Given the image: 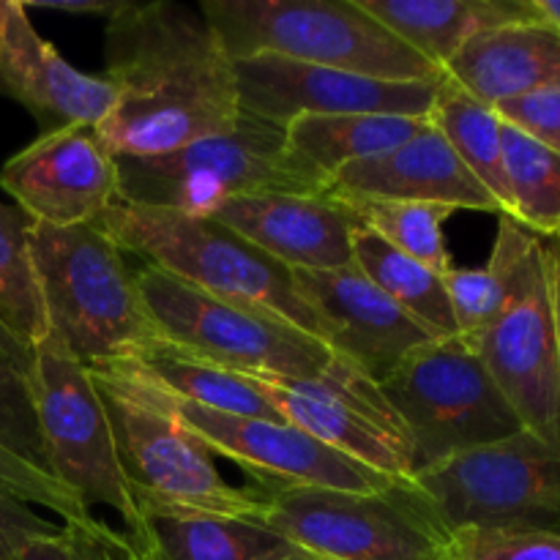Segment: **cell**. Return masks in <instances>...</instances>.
I'll return each instance as SVG.
<instances>
[{
	"instance_id": "6da1fadb",
	"label": "cell",
	"mask_w": 560,
	"mask_h": 560,
	"mask_svg": "<svg viewBox=\"0 0 560 560\" xmlns=\"http://www.w3.org/2000/svg\"><path fill=\"white\" fill-rule=\"evenodd\" d=\"M104 58L115 104L96 135L115 156H164L238 124L233 60L200 9L124 0L104 27Z\"/></svg>"
},
{
	"instance_id": "7a4b0ae2",
	"label": "cell",
	"mask_w": 560,
	"mask_h": 560,
	"mask_svg": "<svg viewBox=\"0 0 560 560\" xmlns=\"http://www.w3.org/2000/svg\"><path fill=\"white\" fill-rule=\"evenodd\" d=\"M47 328L88 370L120 364L159 339L137 271L102 222L27 224Z\"/></svg>"
},
{
	"instance_id": "3957f363",
	"label": "cell",
	"mask_w": 560,
	"mask_h": 560,
	"mask_svg": "<svg viewBox=\"0 0 560 560\" xmlns=\"http://www.w3.org/2000/svg\"><path fill=\"white\" fill-rule=\"evenodd\" d=\"M200 11L230 60L279 55L388 82L446 77L355 0H206Z\"/></svg>"
},
{
	"instance_id": "277c9868",
	"label": "cell",
	"mask_w": 560,
	"mask_h": 560,
	"mask_svg": "<svg viewBox=\"0 0 560 560\" xmlns=\"http://www.w3.org/2000/svg\"><path fill=\"white\" fill-rule=\"evenodd\" d=\"M118 202L211 217L224 202L268 191L320 195L328 180L288 145L282 126L241 113L222 135L202 137L164 156H118Z\"/></svg>"
},
{
	"instance_id": "5b68a950",
	"label": "cell",
	"mask_w": 560,
	"mask_h": 560,
	"mask_svg": "<svg viewBox=\"0 0 560 560\" xmlns=\"http://www.w3.org/2000/svg\"><path fill=\"white\" fill-rule=\"evenodd\" d=\"M98 222L120 249L142 257L145 266L217 299L273 312L320 339V326L295 290L293 273L217 219L115 202Z\"/></svg>"
},
{
	"instance_id": "8992f818",
	"label": "cell",
	"mask_w": 560,
	"mask_h": 560,
	"mask_svg": "<svg viewBox=\"0 0 560 560\" xmlns=\"http://www.w3.org/2000/svg\"><path fill=\"white\" fill-rule=\"evenodd\" d=\"M113 430L120 474L135 501L260 520L266 495L228 485L213 452L180 424L162 394L120 370H91Z\"/></svg>"
},
{
	"instance_id": "52a82bcc",
	"label": "cell",
	"mask_w": 560,
	"mask_h": 560,
	"mask_svg": "<svg viewBox=\"0 0 560 560\" xmlns=\"http://www.w3.org/2000/svg\"><path fill=\"white\" fill-rule=\"evenodd\" d=\"M262 495L260 523L320 560H454V534L413 479L377 492L293 487Z\"/></svg>"
},
{
	"instance_id": "ba28073f",
	"label": "cell",
	"mask_w": 560,
	"mask_h": 560,
	"mask_svg": "<svg viewBox=\"0 0 560 560\" xmlns=\"http://www.w3.org/2000/svg\"><path fill=\"white\" fill-rule=\"evenodd\" d=\"M495 238L509 257L506 304L468 345L479 353L523 430L560 452V350L545 244L509 217H501Z\"/></svg>"
},
{
	"instance_id": "9c48e42d",
	"label": "cell",
	"mask_w": 560,
	"mask_h": 560,
	"mask_svg": "<svg viewBox=\"0 0 560 560\" xmlns=\"http://www.w3.org/2000/svg\"><path fill=\"white\" fill-rule=\"evenodd\" d=\"M381 388L410 435L413 476L523 432L512 405L463 337L432 339Z\"/></svg>"
},
{
	"instance_id": "30bf717a",
	"label": "cell",
	"mask_w": 560,
	"mask_h": 560,
	"mask_svg": "<svg viewBox=\"0 0 560 560\" xmlns=\"http://www.w3.org/2000/svg\"><path fill=\"white\" fill-rule=\"evenodd\" d=\"M159 339L249 377H312L331 350L273 312L217 299L153 266L137 271Z\"/></svg>"
},
{
	"instance_id": "8fae6325",
	"label": "cell",
	"mask_w": 560,
	"mask_h": 560,
	"mask_svg": "<svg viewBox=\"0 0 560 560\" xmlns=\"http://www.w3.org/2000/svg\"><path fill=\"white\" fill-rule=\"evenodd\" d=\"M457 530H560V452L530 432L470 448L413 476Z\"/></svg>"
},
{
	"instance_id": "7c38bea8",
	"label": "cell",
	"mask_w": 560,
	"mask_h": 560,
	"mask_svg": "<svg viewBox=\"0 0 560 560\" xmlns=\"http://www.w3.org/2000/svg\"><path fill=\"white\" fill-rule=\"evenodd\" d=\"M33 388L44 452L55 479L91 512L107 506L126 530L140 525V509L126 485L93 372L52 331L33 348Z\"/></svg>"
},
{
	"instance_id": "4fadbf2b",
	"label": "cell",
	"mask_w": 560,
	"mask_h": 560,
	"mask_svg": "<svg viewBox=\"0 0 560 560\" xmlns=\"http://www.w3.org/2000/svg\"><path fill=\"white\" fill-rule=\"evenodd\" d=\"M262 383L284 421L355 463L388 476L413 479V446L402 419L359 366L331 355L312 377H255Z\"/></svg>"
},
{
	"instance_id": "5bb4252c",
	"label": "cell",
	"mask_w": 560,
	"mask_h": 560,
	"mask_svg": "<svg viewBox=\"0 0 560 560\" xmlns=\"http://www.w3.org/2000/svg\"><path fill=\"white\" fill-rule=\"evenodd\" d=\"M159 394L178 416L180 424L189 427L211 448L213 457H224L238 465L262 492L293 490V487L377 492L399 481L355 463L348 454L326 446L290 421L219 413L164 392Z\"/></svg>"
},
{
	"instance_id": "9a60e30c",
	"label": "cell",
	"mask_w": 560,
	"mask_h": 560,
	"mask_svg": "<svg viewBox=\"0 0 560 560\" xmlns=\"http://www.w3.org/2000/svg\"><path fill=\"white\" fill-rule=\"evenodd\" d=\"M241 113L273 126L304 115L386 113L427 118L441 82H388L279 55L233 60Z\"/></svg>"
},
{
	"instance_id": "2e32d148",
	"label": "cell",
	"mask_w": 560,
	"mask_h": 560,
	"mask_svg": "<svg viewBox=\"0 0 560 560\" xmlns=\"http://www.w3.org/2000/svg\"><path fill=\"white\" fill-rule=\"evenodd\" d=\"M0 186L31 222L93 224L118 202V156L93 126H63L14 153L0 170Z\"/></svg>"
},
{
	"instance_id": "e0dca14e",
	"label": "cell",
	"mask_w": 560,
	"mask_h": 560,
	"mask_svg": "<svg viewBox=\"0 0 560 560\" xmlns=\"http://www.w3.org/2000/svg\"><path fill=\"white\" fill-rule=\"evenodd\" d=\"M334 355L383 383L432 334L399 310L355 262L331 271H290Z\"/></svg>"
},
{
	"instance_id": "ac0fdd59",
	"label": "cell",
	"mask_w": 560,
	"mask_h": 560,
	"mask_svg": "<svg viewBox=\"0 0 560 560\" xmlns=\"http://www.w3.org/2000/svg\"><path fill=\"white\" fill-rule=\"evenodd\" d=\"M0 93L20 102L44 135L63 126L96 129L115 104L107 77L82 74L33 27L27 5L0 0Z\"/></svg>"
},
{
	"instance_id": "d6986e66",
	"label": "cell",
	"mask_w": 560,
	"mask_h": 560,
	"mask_svg": "<svg viewBox=\"0 0 560 560\" xmlns=\"http://www.w3.org/2000/svg\"><path fill=\"white\" fill-rule=\"evenodd\" d=\"M288 271H331L353 262L359 224L328 191H268L224 202L211 213Z\"/></svg>"
},
{
	"instance_id": "ffe728a7",
	"label": "cell",
	"mask_w": 560,
	"mask_h": 560,
	"mask_svg": "<svg viewBox=\"0 0 560 560\" xmlns=\"http://www.w3.org/2000/svg\"><path fill=\"white\" fill-rule=\"evenodd\" d=\"M326 191L339 197L432 202L452 211H487L501 217L495 197L459 162L432 120L421 135L386 156L339 170L328 178Z\"/></svg>"
},
{
	"instance_id": "44dd1931",
	"label": "cell",
	"mask_w": 560,
	"mask_h": 560,
	"mask_svg": "<svg viewBox=\"0 0 560 560\" xmlns=\"http://www.w3.org/2000/svg\"><path fill=\"white\" fill-rule=\"evenodd\" d=\"M443 74L487 107L560 91V31L541 14L492 27L470 38Z\"/></svg>"
},
{
	"instance_id": "7402d4cb",
	"label": "cell",
	"mask_w": 560,
	"mask_h": 560,
	"mask_svg": "<svg viewBox=\"0 0 560 560\" xmlns=\"http://www.w3.org/2000/svg\"><path fill=\"white\" fill-rule=\"evenodd\" d=\"M140 525L129 530L148 560H320L252 517L140 501Z\"/></svg>"
},
{
	"instance_id": "603a6c76",
	"label": "cell",
	"mask_w": 560,
	"mask_h": 560,
	"mask_svg": "<svg viewBox=\"0 0 560 560\" xmlns=\"http://www.w3.org/2000/svg\"><path fill=\"white\" fill-rule=\"evenodd\" d=\"M0 485L9 487L22 501L52 509L63 517V523L93 514L49 470L36 413L33 370L5 353L3 345H0Z\"/></svg>"
},
{
	"instance_id": "cb8c5ba5",
	"label": "cell",
	"mask_w": 560,
	"mask_h": 560,
	"mask_svg": "<svg viewBox=\"0 0 560 560\" xmlns=\"http://www.w3.org/2000/svg\"><path fill=\"white\" fill-rule=\"evenodd\" d=\"M355 3L441 71L479 33L539 16L534 0H355Z\"/></svg>"
},
{
	"instance_id": "d4e9b609",
	"label": "cell",
	"mask_w": 560,
	"mask_h": 560,
	"mask_svg": "<svg viewBox=\"0 0 560 560\" xmlns=\"http://www.w3.org/2000/svg\"><path fill=\"white\" fill-rule=\"evenodd\" d=\"M109 370H120L170 397L186 399V402L219 410V413L284 421L277 405L268 397L266 386L257 383L255 377L213 364V361L189 353L178 345L164 342V339H153L140 353L113 364Z\"/></svg>"
},
{
	"instance_id": "484cf974",
	"label": "cell",
	"mask_w": 560,
	"mask_h": 560,
	"mask_svg": "<svg viewBox=\"0 0 560 560\" xmlns=\"http://www.w3.org/2000/svg\"><path fill=\"white\" fill-rule=\"evenodd\" d=\"M416 115L350 113V115H304L284 126V137L295 156L312 170L331 178L342 167L392 153L430 126Z\"/></svg>"
},
{
	"instance_id": "4316f807",
	"label": "cell",
	"mask_w": 560,
	"mask_h": 560,
	"mask_svg": "<svg viewBox=\"0 0 560 560\" xmlns=\"http://www.w3.org/2000/svg\"><path fill=\"white\" fill-rule=\"evenodd\" d=\"M430 118L438 131L446 137L459 162L495 197L501 217H509L512 202H509L506 164H503V120L498 118L495 109L481 104L479 98L443 77Z\"/></svg>"
},
{
	"instance_id": "83f0119b",
	"label": "cell",
	"mask_w": 560,
	"mask_h": 560,
	"mask_svg": "<svg viewBox=\"0 0 560 560\" xmlns=\"http://www.w3.org/2000/svg\"><path fill=\"white\" fill-rule=\"evenodd\" d=\"M353 262L432 337H457V323H454L446 288H443V273L402 255L364 228L353 230Z\"/></svg>"
},
{
	"instance_id": "f1b7e54d",
	"label": "cell",
	"mask_w": 560,
	"mask_h": 560,
	"mask_svg": "<svg viewBox=\"0 0 560 560\" xmlns=\"http://www.w3.org/2000/svg\"><path fill=\"white\" fill-rule=\"evenodd\" d=\"M509 219L536 238L560 235V153L503 120Z\"/></svg>"
},
{
	"instance_id": "f546056e",
	"label": "cell",
	"mask_w": 560,
	"mask_h": 560,
	"mask_svg": "<svg viewBox=\"0 0 560 560\" xmlns=\"http://www.w3.org/2000/svg\"><path fill=\"white\" fill-rule=\"evenodd\" d=\"M334 197L348 208L359 228L370 230L397 252L424 262L438 273L452 268V255L443 235V222L454 213L452 208L432 206V202L375 200V197Z\"/></svg>"
},
{
	"instance_id": "4dcf8cb0",
	"label": "cell",
	"mask_w": 560,
	"mask_h": 560,
	"mask_svg": "<svg viewBox=\"0 0 560 560\" xmlns=\"http://www.w3.org/2000/svg\"><path fill=\"white\" fill-rule=\"evenodd\" d=\"M27 224L31 219L20 208L0 202V326L33 353L49 328L33 271Z\"/></svg>"
},
{
	"instance_id": "1f68e13d",
	"label": "cell",
	"mask_w": 560,
	"mask_h": 560,
	"mask_svg": "<svg viewBox=\"0 0 560 560\" xmlns=\"http://www.w3.org/2000/svg\"><path fill=\"white\" fill-rule=\"evenodd\" d=\"M448 306H452L457 337L474 342L498 315L509 295V257L495 238L490 262L485 268H448L443 273Z\"/></svg>"
},
{
	"instance_id": "d6a6232c",
	"label": "cell",
	"mask_w": 560,
	"mask_h": 560,
	"mask_svg": "<svg viewBox=\"0 0 560 560\" xmlns=\"http://www.w3.org/2000/svg\"><path fill=\"white\" fill-rule=\"evenodd\" d=\"M20 560H148V556L129 530H118L91 514L33 539Z\"/></svg>"
},
{
	"instance_id": "836d02e7",
	"label": "cell",
	"mask_w": 560,
	"mask_h": 560,
	"mask_svg": "<svg viewBox=\"0 0 560 560\" xmlns=\"http://www.w3.org/2000/svg\"><path fill=\"white\" fill-rule=\"evenodd\" d=\"M454 560H560V530H457Z\"/></svg>"
},
{
	"instance_id": "e575fe53",
	"label": "cell",
	"mask_w": 560,
	"mask_h": 560,
	"mask_svg": "<svg viewBox=\"0 0 560 560\" xmlns=\"http://www.w3.org/2000/svg\"><path fill=\"white\" fill-rule=\"evenodd\" d=\"M498 118L560 153V91H541L492 107Z\"/></svg>"
},
{
	"instance_id": "d590c367",
	"label": "cell",
	"mask_w": 560,
	"mask_h": 560,
	"mask_svg": "<svg viewBox=\"0 0 560 560\" xmlns=\"http://www.w3.org/2000/svg\"><path fill=\"white\" fill-rule=\"evenodd\" d=\"M55 525L33 512L31 503L0 485V560H20L25 547L38 536H49Z\"/></svg>"
},
{
	"instance_id": "8d00e7d4",
	"label": "cell",
	"mask_w": 560,
	"mask_h": 560,
	"mask_svg": "<svg viewBox=\"0 0 560 560\" xmlns=\"http://www.w3.org/2000/svg\"><path fill=\"white\" fill-rule=\"evenodd\" d=\"M124 0H36V9L63 11V14H102L113 16Z\"/></svg>"
},
{
	"instance_id": "74e56055",
	"label": "cell",
	"mask_w": 560,
	"mask_h": 560,
	"mask_svg": "<svg viewBox=\"0 0 560 560\" xmlns=\"http://www.w3.org/2000/svg\"><path fill=\"white\" fill-rule=\"evenodd\" d=\"M541 244H545L547 279H550L552 323H556V337H558V350H560V238H541Z\"/></svg>"
},
{
	"instance_id": "f35d334b",
	"label": "cell",
	"mask_w": 560,
	"mask_h": 560,
	"mask_svg": "<svg viewBox=\"0 0 560 560\" xmlns=\"http://www.w3.org/2000/svg\"><path fill=\"white\" fill-rule=\"evenodd\" d=\"M0 345H3V350H5V353H11V355H14L16 361H22V364H25V366H31V370H33V353H31V350H25V348H22V345L16 342V339L11 337V334L5 331L3 326H0Z\"/></svg>"
},
{
	"instance_id": "ab89813d",
	"label": "cell",
	"mask_w": 560,
	"mask_h": 560,
	"mask_svg": "<svg viewBox=\"0 0 560 560\" xmlns=\"http://www.w3.org/2000/svg\"><path fill=\"white\" fill-rule=\"evenodd\" d=\"M534 3L539 9V14L560 31V0H534Z\"/></svg>"
},
{
	"instance_id": "60d3db41",
	"label": "cell",
	"mask_w": 560,
	"mask_h": 560,
	"mask_svg": "<svg viewBox=\"0 0 560 560\" xmlns=\"http://www.w3.org/2000/svg\"><path fill=\"white\" fill-rule=\"evenodd\" d=\"M558 238H560V235H558Z\"/></svg>"
}]
</instances>
